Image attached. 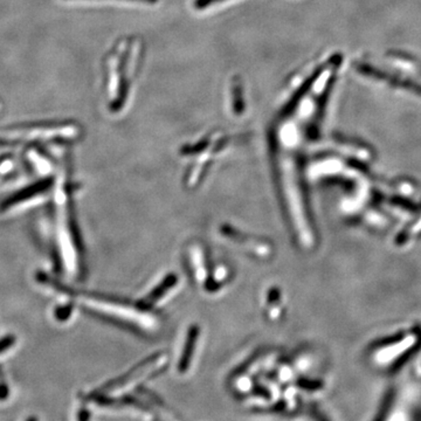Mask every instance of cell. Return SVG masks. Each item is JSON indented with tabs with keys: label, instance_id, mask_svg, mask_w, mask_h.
Segmentation results:
<instances>
[{
	"label": "cell",
	"instance_id": "3",
	"mask_svg": "<svg viewBox=\"0 0 421 421\" xmlns=\"http://www.w3.org/2000/svg\"><path fill=\"white\" fill-rule=\"evenodd\" d=\"M13 342H14V338L12 336L5 337L4 340H1L0 341V353L8 349L13 344Z\"/></svg>",
	"mask_w": 421,
	"mask_h": 421
},
{
	"label": "cell",
	"instance_id": "2",
	"mask_svg": "<svg viewBox=\"0 0 421 421\" xmlns=\"http://www.w3.org/2000/svg\"><path fill=\"white\" fill-rule=\"evenodd\" d=\"M221 1H224V0H196L194 1V8H198V10H204V8H209L211 5L218 4V3H221Z\"/></svg>",
	"mask_w": 421,
	"mask_h": 421
},
{
	"label": "cell",
	"instance_id": "4",
	"mask_svg": "<svg viewBox=\"0 0 421 421\" xmlns=\"http://www.w3.org/2000/svg\"><path fill=\"white\" fill-rule=\"evenodd\" d=\"M129 1H137V3H144V4H157L160 0H129Z\"/></svg>",
	"mask_w": 421,
	"mask_h": 421
},
{
	"label": "cell",
	"instance_id": "1",
	"mask_svg": "<svg viewBox=\"0 0 421 421\" xmlns=\"http://www.w3.org/2000/svg\"><path fill=\"white\" fill-rule=\"evenodd\" d=\"M52 185L53 179H51V178H46V179H42V181H36L33 184L28 185L25 189L16 191V193H13L12 196H8V199H5L0 204V212H5V211L12 209V207H14L18 204H21L24 201L32 199L36 196L42 194L47 190L51 189Z\"/></svg>",
	"mask_w": 421,
	"mask_h": 421
}]
</instances>
